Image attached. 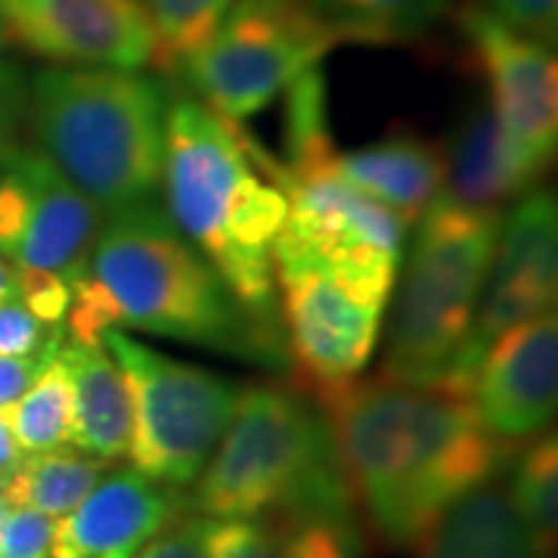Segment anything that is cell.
<instances>
[{
    "mask_svg": "<svg viewBox=\"0 0 558 558\" xmlns=\"http://www.w3.org/2000/svg\"><path fill=\"white\" fill-rule=\"evenodd\" d=\"M260 159L240 124L193 94L168 100L161 178L168 218L252 317L279 326L274 240L286 196L260 174Z\"/></svg>",
    "mask_w": 558,
    "mask_h": 558,
    "instance_id": "obj_1",
    "label": "cell"
},
{
    "mask_svg": "<svg viewBox=\"0 0 558 558\" xmlns=\"http://www.w3.org/2000/svg\"><path fill=\"white\" fill-rule=\"evenodd\" d=\"M286 94V161H267V174L286 196L274 274H319L388 307L410 223L339 174L319 65Z\"/></svg>",
    "mask_w": 558,
    "mask_h": 558,
    "instance_id": "obj_2",
    "label": "cell"
},
{
    "mask_svg": "<svg viewBox=\"0 0 558 558\" xmlns=\"http://www.w3.org/2000/svg\"><path fill=\"white\" fill-rule=\"evenodd\" d=\"M171 90L124 69H44L28 87V134L102 218L159 205Z\"/></svg>",
    "mask_w": 558,
    "mask_h": 558,
    "instance_id": "obj_3",
    "label": "cell"
},
{
    "mask_svg": "<svg viewBox=\"0 0 558 558\" xmlns=\"http://www.w3.org/2000/svg\"><path fill=\"white\" fill-rule=\"evenodd\" d=\"M87 274L106 292L116 329L153 332L274 366L286 363L279 326H267L242 307L159 205L102 218Z\"/></svg>",
    "mask_w": 558,
    "mask_h": 558,
    "instance_id": "obj_4",
    "label": "cell"
},
{
    "mask_svg": "<svg viewBox=\"0 0 558 558\" xmlns=\"http://www.w3.org/2000/svg\"><path fill=\"white\" fill-rule=\"evenodd\" d=\"M205 519H351V494L319 407L289 385L242 388L233 418L199 472Z\"/></svg>",
    "mask_w": 558,
    "mask_h": 558,
    "instance_id": "obj_5",
    "label": "cell"
},
{
    "mask_svg": "<svg viewBox=\"0 0 558 558\" xmlns=\"http://www.w3.org/2000/svg\"><path fill=\"white\" fill-rule=\"evenodd\" d=\"M381 373L403 385L459 381L472 391L469 339L497 258L502 211L440 193L416 220Z\"/></svg>",
    "mask_w": 558,
    "mask_h": 558,
    "instance_id": "obj_6",
    "label": "cell"
},
{
    "mask_svg": "<svg viewBox=\"0 0 558 558\" xmlns=\"http://www.w3.org/2000/svg\"><path fill=\"white\" fill-rule=\"evenodd\" d=\"M102 348L128 385L134 472L178 490L193 484L227 432L242 388L196 363L168 357L124 329H106Z\"/></svg>",
    "mask_w": 558,
    "mask_h": 558,
    "instance_id": "obj_7",
    "label": "cell"
},
{
    "mask_svg": "<svg viewBox=\"0 0 558 558\" xmlns=\"http://www.w3.org/2000/svg\"><path fill=\"white\" fill-rule=\"evenodd\" d=\"M341 44L301 0H236L178 72L220 119L242 124Z\"/></svg>",
    "mask_w": 558,
    "mask_h": 558,
    "instance_id": "obj_8",
    "label": "cell"
},
{
    "mask_svg": "<svg viewBox=\"0 0 558 558\" xmlns=\"http://www.w3.org/2000/svg\"><path fill=\"white\" fill-rule=\"evenodd\" d=\"M304 395L329 422L351 502L366 515L381 543L413 549L407 475L416 388L379 373L373 379L357 376L336 385H314L304 388Z\"/></svg>",
    "mask_w": 558,
    "mask_h": 558,
    "instance_id": "obj_9",
    "label": "cell"
},
{
    "mask_svg": "<svg viewBox=\"0 0 558 558\" xmlns=\"http://www.w3.org/2000/svg\"><path fill=\"white\" fill-rule=\"evenodd\" d=\"M413 388L407 506L416 549L453 502L497 478L515 447L481 422L465 385L438 381Z\"/></svg>",
    "mask_w": 558,
    "mask_h": 558,
    "instance_id": "obj_10",
    "label": "cell"
},
{
    "mask_svg": "<svg viewBox=\"0 0 558 558\" xmlns=\"http://www.w3.org/2000/svg\"><path fill=\"white\" fill-rule=\"evenodd\" d=\"M459 35L487 84V106L512 156L543 178L558 146V62L549 47L494 20L478 0L459 10Z\"/></svg>",
    "mask_w": 558,
    "mask_h": 558,
    "instance_id": "obj_11",
    "label": "cell"
},
{
    "mask_svg": "<svg viewBox=\"0 0 558 558\" xmlns=\"http://www.w3.org/2000/svg\"><path fill=\"white\" fill-rule=\"evenodd\" d=\"M102 215L38 149L0 159V258L16 270L60 274L72 282L87 264Z\"/></svg>",
    "mask_w": 558,
    "mask_h": 558,
    "instance_id": "obj_12",
    "label": "cell"
},
{
    "mask_svg": "<svg viewBox=\"0 0 558 558\" xmlns=\"http://www.w3.org/2000/svg\"><path fill=\"white\" fill-rule=\"evenodd\" d=\"M13 44L72 69L140 72L156 62V35L140 0H0Z\"/></svg>",
    "mask_w": 558,
    "mask_h": 558,
    "instance_id": "obj_13",
    "label": "cell"
},
{
    "mask_svg": "<svg viewBox=\"0 0 558 558\" xmlns=\"http://www.w3.org/2000/svg\"><path fill=\"white\" fill-rule=\"evenodd\" d=\"M558 295V211L553 190L524 193L499 223L497 258L484 286L478 317L469 339V366L475 373L487 344L546 311Z\"/></svg>",
    "mask_w": 558,
    "mask_h": 558,
    "instance_id": "obj_14",
    "label": "cell"
},
{
    "mask_svg": "<svg viewBox=\"0 0 558 558\" xmlns=\"http://www.w3.org/2000/svg\"><path fill=\"white\" fill-rule=\"evenodd\" d=\"M282 323L299 366L295 388L357 379L373 360L385 304L363 299L319 274L277 277Z\"/></svg>",
    "mask_w": 558,
    "mask_h": 558,
    "instance_id": "obj_15",
    "label": "cell"
},
{
    "mask_svg": "<svg viewBox=\"0 0 558 558\" xmlns=\"http://www.w3.org/2000/svg\"><path fill=\"white\" fill-rule=\"evenodd\" d=\"M558 317L546 311L509 326L487 344L472 373V403L499 440L519 447L556 416Z\"/></svg>",
    "mask_w": 558,
    "mask_h": 558,
    "instance_id": "obj_16",
    "label": "cell"
},
{
    "mask_svg": "<svg viewBox=\"0 0 558 558\" xmlns=\"http://www.w3.org/2000/svg\"><path fill=\"white\" fill-rule=\"evenodd\" d=\"M178 515V487L121 469L102 475L72 512L57 519L50 558H137Z\"/></svg>",
    "mask_w": 558,
    "mask_h": 558,
    "instance_id": "obj_17",
    "label": "cell"
},
{
    "mask_svg": "<svg viewBox=\"0 0 558 558\" xmlns=\"http://www.w3.org/2000/svg\"><path fill=\"white\" fill-rule=\"evenodd\" d=\"M336 168L360 193L388 205L407 223H416L444 193L447 146L413 131H395L363 149L339 153Z\"/></svg>",
    "mask_w": 558,
    "mask_h": 558,
    "instance_id": "obj_18",
    "label": "cell"
},
{
    "mask_svg": "<svg viewBox=\"0 0 558 558\" xmlns=\"http://www.w3.org/2000/svg\"><path fill=\"white\" fill-rule=\"evenodd\" d=\"M60 357L72 391L69 444L87 457L116 462L131 444V398L119 363L102 344L81 341H65Z\"/></svg>",
    "mask_w": 558,
    "mask_h": 558,
    "instance_id": "obj_19",
    "label": "cell"
},
{
    "mask_svg": "<svg viewBox=\"0 0 558 558\" xmlns=\"http://www.w3.org/2000/svg\"><path fill=\"white\" fill-rule=\"evenodd\" d=\"M447 146V183L444 196L465 208L499 211L506 202L537 190L534 178L506 146L497 116L487 102L465 112Z\"/></svg>",
    "mask_w": 558,
    "mask_h": 558,
    "instance_id": "obj_20",
    "label": "cell"
},
{
    "mask_svg": "<svg viewBox=\"0 0 558 558\" xmlns=\"http://www.w3.org/2000/svg\"><path fill=\"white\" fill-rule=\"evenodd\" d=\"M416 549L418 558H546L494 481L453 502Z\"/></svg>",
    "mask_w": 558,
    "mask_h": 558,
    "instance_id": "obj_21",
    "label": "cell"
},
{
    "mask_svg": "<svg viewBox=\"0 0 558 558\" xmlns=\"http://www.w3.org/2000/svg\"><path fill=\"white\" fill-rule=\"evenodd\" d=\"M109 465L112 462H106V459L87 457L81 450H65V447L44 450V453H25L0 490L10 506H22V509H35L50 519H62L97 487V481L109 472Z\"/></svg>",
    "mask_w": 558,
    "mask_h": 558,
    "instance_id": "obj_22",
    "label": "cell"
},
{
    "mask_svg": "<svg viewBox=\"0 0 558 558\" xmlns=\"http://www.w3.org/2000/svg\"><path fill=\"white\" fill-rule=\"evenodd\" d=\"M339 40H410L425 35L453 0H301Z\"/></svg>",
    "mask_w": 558,
    "mask_h": 558,
    "instance_id": "obj_23",
    "label": "cell"
},
{
    "mask_svg": "<svg viewBox=\"0 0 558 558\" xmlns=\"http://www.w3.org/2000/svg\"><path fill=\"white\" fill-rule=\"evenodd\" d=\"M62 348V344H60ZM13 440L22 453H44L69 447V418H72V391L69 373L60 351L47 360L35 381L10 407L0 410Z\"/></svg>",
    "mask_w": 558,
    "mask_h": 558,
    "instance_id": "obj_24",
    "label": "cell"
},
{
    "mask_svg": "<svg viewBox=\"0 0 558 558\" xmlns=\"http://www.w3.org/2000/svg\"><path fill=\"white\" fill-rule=\"evenodd\" d=\"M527 534L546 558L556 553L558 537V440L537 435L519 457L512 487H506Z\"/></svg>",
    "mask_w": 558,
    "mask_h": 558,
    "instance_id": "obj_25",
    "label": "cell"
},
{
    "mask_svg": "<svg viewBox=\"0 0 558 558\" xmlns=\"http://www.w3.org/2000/svg\"><path fill=\"white\" fill-rule=\"evenodd\" d=\"M156 35V65L174 72L236 0H140Z\"/></svg>",
    "mask_w": 558,
    "mask_h": 558,
    "instance_id": "obj_26",
    "label": "cell"
},
{
    "mask_svg": "<svg viewBox=\"0 0 558 558\" xmlns=\"http://www.w3.org/2000/svg\"><path fill=\"white\" fill-rule=\"evenodd\" d=\"M205 558H286V527L274 519H193Z\"/></svg>",
    "mask_w": 558,
    "mask_h": 558,
    "instance_id": "obj_27",
    "label": "cell"
},
{
    "mask_svg": "<svg viewBox=\"0 0 558 558\" xmlns=\"http://www.w3.org/2000/svg\"><path fill=\"white\" fill-rule=\"evenodd\" d=\"M279 521L286 527V558H357L351 519L301 515Z\"/></svg>",
    "mask_w": 558,
    "mask_h": 558,
    "instance_id": "obj_28",
    "label": "cell"
},
{
    "mask_svg": "<svg viewBox=\"0 0 558 558\" xmlns=\"http://www.w3.org/2000/svg\"><path fill=\"white\" fill-rule=\"evenodd\" d=\"M481 7L506 28L543 47H556L558 38V0H478Z\"/></svg>",
    "mask_w": 558,
    "mask_h": 558,
    "instance_id": "obj_29",
    "label": "cell"
},
{
    "mask_svg": "<svg viewBox=\"0 0 558 558\" xmlns=\"http://www.w3.org/2000/svg\"><path fill=\"white\" fill-rule=\"evenodd\" d=\"M62 336V326H47L20 299L0 304V357H32Z\"/></svg>",
    "mask_w": 558,
    "mask_h": 558,
    "instance_id": "obj_30",
    "label": "cell"
},
{
    "mask_svg": "<svg viewBox=\"0 0 558 558\" xmlns=\"http://www.w3.org/2000/svg\"><path fill=\"white\" fill-rule=\"evenodd\" d=\"M57 519L35 509L10 506L0 524V558H50Z\"/></svg>",
    "mask_w": 558,
    "mask_h": 558,
    "instance_id": "obj_31",
    "label": "cell"
},
{
    "mask_svg": "<svg viewBox=\"0 0 558 558\" xmlns=\"http://www.w3.org/2000/svg\"><path fill=\"white\" fill-rule=\"evenodd\" d=\"M28 87L32 81L20 62L0 60V159L20 149L28 131Z\"/></svg>",
    "mask_w": 558,
    "mask_h": 558,
    "instance_id": "obj_32",
    "label": "cell"
},
{
    "mask_svg": "<svg viewBox=\"0 0 558 558\" xmlns=\"http://www.w3.org/2000/svg\"><path fill=\"white\" fill-rule=\"evenodd\" d=\"M20 274V301L44 319L47 326H62L69 311V279L60 274H38V270H16Z\"/></svg>",
    "mask_w": 558,
    "mask_h": 558,
    "instance_id": "obj_33",
    "label": "cell"
},
{
    "mask_svg": "<svg viewBox=\"0 0 558 558\" xmlns=\"http://www.w3.org/2000/svg\"><path fill=\"white\" fill-rule=\"evenodd\" d=\"M60 344L62 336H57L44 351L32 354V357H0V410L10 407L35 381V376L47 366V360L60 351Z\"/></svg>",
    "mask_w": 558,
    "mask_h": 558,
    "instance_id": "obj_34",
    "label": "cell"
},
{
    "mask_svg": "<svg viewBox=\"0 0 558 558\" xmlns=\"http://www.w3.org/2000/svg\"><path fill=\"white\" fill-rule=\"evenodd\" d=\"M137 558H205L199 537H196V521L165 527L140 549Z\"/></svg>",
    "mask_w": 558,
    "mask_h": 558,
    "instance_id": "obj_35",
    "label": "cell"
},
{
    "mask_svg": "<svg viewBox=\"0 0 558 558\" xmlns=\"http://www.w3.org/2000/svg\"><path fill=\"white\" fill-rule=\"evenodd\" d=\"M22 453L20 444L13 440V435H10V428H7V422H3V416H0V487H3V481L13 475V469L22 462Z\"/></svg>",
    "mask_w": 558,
    "mask_h": 558,
    "instance_id": "obj_36",
    "label": "cell"
},
{
    "mask_svg": "<svg viewBox=\"0 0 558 558\" xmlns=\"http://www.w3.org/2000/svg\"><path fill=\"white\" fill-rule=\"evenodd\" d=\"M10 299H20V274L10 260L0 258V304Z\"/></svg>",
    "mask_w": 558,
    "mask_h": 558,
    "instance_id": "obj_37",
    "label": "cell"
},
{
    "mask_svg": "<svg viewBox=\"0 0 558 558\" xmlns=\"http://www.w3.org/2000/svg\"><path fill=\"white\" fill-rule=\"evenodd\" d=\"M7 47H13V35H10V25L3 20V13H0V50H7Z\"/></svg>",
    "mask_w": 558,
    "mask_h": 558,
    "instance_id": "obj_38",
    "label": "cell"
},
{
    "mask_svg": "<svg viewBox=\"0 0 558 558\" xmlns=\"http://www.w3.org/2000/svg\"><path fill=\"white\" fill-rule=\"evenodd\" d=\"M7 512H10V502H7L3 494H0V524H3V519H7Z\"/></svg>",
    "mask_w": 558,
    "mask_h": 558,
    "instance_id": "obj_39",
    "label": "cell"
}]
</instances>
